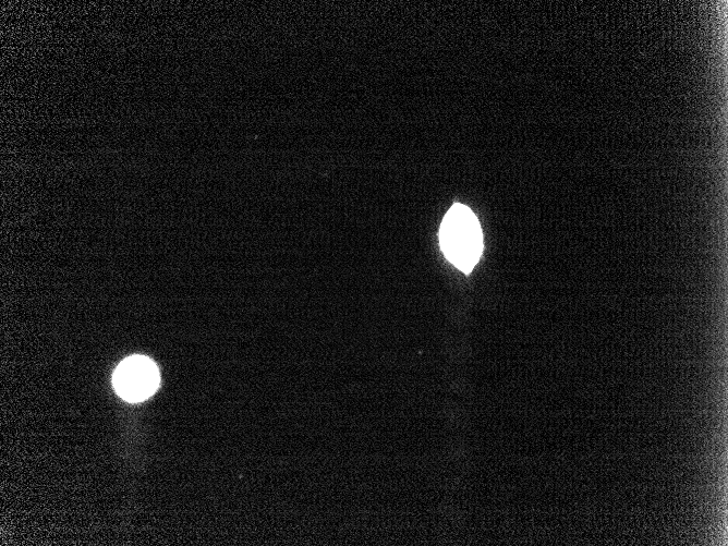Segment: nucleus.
Returning a JSON list of instances; mask_svg holds the SVG:
<instances>
[{"label": "nucleus", "instance_id": "2", "mask_svg": "<svg viewBox=\"0 0 728 546\" xmlns=\"http://www.w3.org/2000/svg\"><path fill=\"white\" fill-rule=\"evenodd\" d=\"M159 381L156 364L143 355L123 360L112 376L117 393L129 402H141L149 398L157 390Z\"/></svg>", "mask_w": 728, "mask_h": 546}, {"label": "nucleus", "instance_id": "1", "mask_svg": "<svg viewBox=\"0 0 728 546\" xmlns=\"http://www.w3.org/2000/svg\"><path fill=\"white\" fill-rule=\"evenodd\" d=\"M439 244L452 265L465 274L471 272L483 252V234L469 207L454 204L448 210L440 225Z\"/></svg>", "mask_w": 728, "mask_h": 546}]
</instances>
